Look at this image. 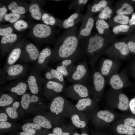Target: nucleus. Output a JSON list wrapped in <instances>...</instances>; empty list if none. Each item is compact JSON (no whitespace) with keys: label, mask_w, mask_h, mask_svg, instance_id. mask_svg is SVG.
Instances as JSON below:
<instances>
[{"label":"nucleus","mask_w":135,"mask_h":135,"mask_svg":"<svg viewBox=\"0 0 135 135\" xmlns=\"http://www.w3.org/2000/svg\"><path fill=\"white\" fill-rule=\"evenodd\" d=\"M51 27L44 24H36L32 27L29 33L28 36L38 43H50L54 34Z\"/></svg>","instance_id":"6"},{"label":"nucleus","mask_w":135,"mask_h":135,"mask_svg":"<svg viewBox=\"0 0 135 135\" xmlns=\"http://www.w3.org/2000/svg\"><path fill=\"white\" fill-rule=\"evenodd\" d=\"M46 69L45 72L46 80L57 82L65 86L64 77L60 72L56 69L52 68H46Z\"/></svg>","instance_id":"27"},{"label":"nucleus","mask_w":135,"mask_h":135,"mask_svg":"<svg viewBox=\"0 0 135 135\" xmlns=\"http://www.w3.org/2000/svg\"><path fill=\"white\" fill-rule=\"evenodd\" d=\"M131 71L132 76L135 78V62L131 66Z\"/></svg>","instance_id":"55"},{"label":"nucleus","mask_w":135,"mask_h":135,"mask_svg":"<svg viewBox=\"0 0 135 135\" xmlns=\"http://www.w3.org/2000/svg\"><path fill=\"white\" fill-rule=\"evenodd\" d=\"M82 54L62 60L56 65V69L68 80L75 69L76 66L74 65L75 63L80 59Z\"/></svg>","instance_id":"14"},{"label":"nucleus","mask_w":135,"mask_h":135,"mask_svg":"<svg viewBox=\"0 0 135 135\" xmlns=\"http://www.w3.org/2000/svg\"><path fill=\"white\" fill-rule=\"evenodd\" d=\"M92 80L91 94L92 98L98 103L103 95L106 84L105 79L98 71H94L92 73Z\"/></svg>","instance_id":"9"},{"label":"nucleus","mask_w":135,"mask_h":135,"mask_svg":"<svg viewBox=\"0 0 135 135\" xmlns=\"http://www.w3.org/2000/svg\"><path fill=\"white\" fill-rule=\"evenodd\" d=\"M26 42L24 38L18 41L8 52L6 64L3 69L4 71L10 66L13 65L19 59L24 45Z\"/></svg>","instance_id":"15"},{"label":"nucleus","mask_w":135,"mask_h":135,"mask_svg":"<svg viewBox=\"0 0 135 135\" xmlns=\"http://www.w3.org/2000/svg\"><path fill=\"white\" fill-rule=\"evenodd\" d=\"M134 27L128 24H120L115 26L113 28L112 32L114 34L117 35L128 33L131 31Z\"/></svg>","instance_id":"35"},{"label":"nucleus","mask_w":135,"mask_h":135,"mask_svg":"<svg viewBox=\"0 0 135 135\" xmlns=\"http://www.w3.org/2000/svg\"><path fill=\"white\" fill-rule=\"evenodd\" d=\"M46 117L51 122L52 124H54L57 126L65 124V118L54 113L50 112L46 114Z\"/></svg>","instance_id":"34"},{"label":"nucleus","mask_w":135,"mask_h":135,"mask_svg":"<svg viewBox=\"0 0 135 135\" xmlns=\"http://www.w3.org/2000/svg\"><path fill=\"white\" fill-rule=\"evenodd\" d=\"M130 101L122 90H116L111 88L105 97V102L108 108L116 109L123 111L129 109Z\"/></svg>","instance_id":"4"},{"label":"nucleus","mask_w":135,"mask_h":135,"mask_svg":"<svg viewBox=\"0 0 135 135\" xmlns=\"http://www.w3.org/2000/svg\"><path fill=\"white\" fill-rule=\"evenodd\" d=\"M89 79L87 63L85 60L76 66L75 69L68 80L72 83L86 84Z\"/></svg>","instance_id":"8"},{"label":"nucleus","mask_w":135,"mask_h":135,"mask_svg":"<svg viewBox=\"0 0 135 135\" xmlns=\"http://www.w3.org/2000/svg\"><path fill=\"white\" fill-rule=\"evenodd\" d=\"M129 25L131 26H134L135 25V13L132 14L131 18L129 20L128 23Z\"/></svg>","instance_id":"54"},{"label":"nucleus","mask_w":135,"mask_h":135,"mask_svg":"<svg viewBox=\"0 0 135 135\" xmlns=\"http://www.w3.org/2000/svg\"><path fill=\"white\" fill-rule=\"evenodd\" d=\"M28 87L27 81L19 80L14 83L10 87L11 92L18 95H23L26 93Z\"/></svg>","instance_id":"29"},{"label":"nucleus","mask_w":135,"mask_h":135,"mask_svg":"<svg viewBox=\"0 0 135 135\" xmlns=\"http://www.w3.org/2000/svg\"><path fill=\"white\" fill-rule=\"evenodd\" d=\"M42 127L38 124L33 123H28L24 124L22 129L24 131H26L36 134L37 130L41 129Z\"/></svg>","instance_id":"40"},{"label":"nucleus","mask_w":135,"mask_h":135,"mask_svg":"<svg viewBox=\"0 0 135 135\" xmlns=\"http://www.w3.org/2000/svg\"><path fill=\"white\" fill-rule=\"evenodd\" d=\"M52 53V50L49 47L42 49L39 53L35 68L40 72L45 70L51 60Z\"/></svg>","instance_id":"20"},{"label":"nucleus","mask_w":135,"mask_h":135,"mask_svg":"<svg viewBox=\"0 0 135 135\" xmlns=\"http://www.w3.org/2000/svg\"><path fill=\"white\" fill-rule=\"evenodd\" d=\"M128 46L124 41L114 42L108 47L103 53L111 59L124 60L130 53Z\"/></svg>","instance_id":"7"},{"label":"nucleus","mask_w":135,"mask_h":135,"mask_svg":"<svg viewBox=\"0 0 135 135\" xmlns=\"http://www.w3.org/2000/svg\"><path fill=\"white\" fill-rule=\"evenodd\" d=\"M108 4V2L105 0L95 1L91 5H89L88 7L90 12L93 14L101 11L107 6Z\"/></svg>","instance_id":"32"},{"label":"nucleus","mask_w":135,"mask_h":135,"mask_svg":"<svg viewBox=\"0 0 135 135\" xmlns=\"http://www.w3.org/2000/svg\"><path fill=\"white\" fill-rule=\"evenodd\" d=\"M8 9L4 5L0 8V21L2 22L4 20L5 16L7 14Z\"/></svg>","instance_id":"49"},{"label":"nucleus","mask_w":135,"mask_h":135,"mask_svg":"<svg viewBox=\"0 0 135 135\" xmlns=\"http://www.w3.org/2000/svg\"><path fill=\"white\" fill-rule=\"evenodd\" d=\"M73 135H80V134H79L78 133H74Z\"/></svg>","instance_id":"60"},{"label":"nucleus","mask_w":135,"mask_h":135,"mask_svg":"<svg viewBox=\"0 0 135 135\" xmlns=\"http://www.w3.org/2000/svg\"><path fill=\"white\" fill-rule=\"evenodd\" d=\"M8 119V116L4 112H1L0 114V122H6Z\"/></svg>","instance_id":"53"},{"label":"nucleus","mask_w":135,"mask_h":135,"mask_svg":"<svg viewBox=\"0 0 135 135\" xmlns=\"http://www.w3.org/2000/svg\"><path fill=\"white\" fill-rule=\"evenodd\" d=\"M96 135H113L112 134L106 132H102L99 133Z\"/></svg>","instance_id":"57"},{"label":"nucleus","mask_w":135,"mask_h":135,"mask_svg":"<svg viewBox=\"0 0 135 135\" xmlns=\"http://www.w3.org/2000/svg\"><path fill=\"white\" fill-rule=\"evenodd\" d=\"M118 119L124 124L135 128V115L120 114Z\"/></svg>","instance_id":"37"},{"label":"nucleus","mask_w":135,"mask_h":135,"mask_svg":"<svg viewBox=\"0 0 135 135\" xmlns=\"http://www.w3.org/2000/svg\"><path fill=\"white\" fill-rule=\"evenodd\" d=\"M129 16L126 15H117L113 19V22L118 24V25L127 24L129 23Z\"/></svg>","instance_id":"44"},{"label":"nucleus","mask_w":135,"mask_h":135,"mask_svg":"<svg viewBox=\"0 0 135 135\" xmlns=\"http://www.w3.org/2000/svg\"><path fill=\"white\" fill-rule=\"evenodd\" d=\"M86 113L88 116L92 124L99 129H104L110 126L120 115V114L112 109L109 108L102 110L98 108Z\"/></svg>","instance_id":"3"},{"label":"nucleus","mask_w":135,"mask_h":135,"mask_svg":"<svg viewBox=\"0 0 135 135\" xmlns=\"http://www.w3.org/2000/svg\"><path fill=\"white\" fill-rule=\"evenodd\" d=\"M20 135H34L32 132L26 131H24L21 132L20 134Z\"/></svg>","instance_id":"56"},{"label":"nucleus","mask_w":135,"mask_h":135,"mask_svg":"<svg viewBox=\"0 0 135 135\" xmlns=\"http://www.w3.org/2000/svg\"><path fill=\"white\" fill-rule=\"evenodd\" d=\"M134 11L132 6L130 3L124 2L117 10L116 13L118 15H127L132 14Z\"/></svg>","instance_id":"33"},{"label":"nucleus","mask_w":135,"mask_h":135,"mask_svg":"<svg viewBox=\"0 0 135 135\" xmlns=\"http://www.w3.org/2000/svg\"><path fill=\"white\" fill-rule=\"evenodd\" d=\"M15 30L13 25H0V36L3 37L9 35L13 33Z\"/></svg>","instance_id":"42"},{"label":"nucleus","mask_w":135,"mask_h":135,"mask_svg":"<svg viewBox=\"0 0 135 135\" xmlns=\"http://www.w3.org/2000/svg\"><path fill=\"white\" fill-rule=\"evenodd\" d=\"M48 135H57L56 134L54 133H51L48 134Z\"/></svg>","instance_id":"58"},{"label":"nucleus","mask_w":135,"mask_h":135,"mask_svg":"<svg viewBox=\"0 0 135 135\" xmlns=\"http://www.w3.org/2000/svg\"><path fill=\"white\" fill-rule=\"evenodd\" d=\"M16 34L13 33L2 37L0 41V53L2 57L8 53L11 48L19 40Z\"/></svg>","instance_id":"22"},{"label":"nucleus","mask_w":135,"mask_h":135,"mask_svg":"<svg viewBox=\"0 0 135 135\" xmlns=\"http://www.w3.org/2000/svg\"><path fill=\"white\" fill-rule=\"evenodd\" d=\"M53 132L57 135H70V132H62L60 127L57 126L54 128L53 130Z\"/></svg>","instance_id":"51"},{"label":"nucleus","mask_w":135,"mask_h":135,"mask_svg":"<svg viewBox=\"0 0 135 135\" xmlns=\"http://www.w3.org/2000/svg\"><path fill=\"white\" fill-rule=\"evenodd\" d=\"M12 126V124L7 122H0V129H6L10 128Z\"/></svg>","instance_id":"52"},{"label":"nucleus","mask_w":135,"mask_h":135,"mask_svg":"<svg viewBox=\"0 0 135 135\" xmlns=\"http://www.w3.org/2000/svg\"><path fill=\"white\" fill-rule=\"evenodd\" d=\"M67 96L72 99L78 100L82 98L90 97V88L86 84L72 83L65 88L63 92Z\"/></svg>","instance_id":"10"},{"label":"nucleus","mask_w":135,"mask_h":135,"mask_svg":"<svg viewBox=\"0 0 135 135\" xmlns=\"http://www.w3.org/2000/svg\"><path fill=\"white\" fill-rule=\"evenodd\" d=\"M76 109L85 113L99 108L98 103L92 98L88 97L80 99L75 105Z\"/></svg>","instance_id":"24"},{"label":"nucleus","mask_w":135,"mask_h":135,"mask_svg":"<svg viewBox=\"0 0 135 135\" xmlns=\"http://www.w3.org/2000/svg\"><path fill=\"white\" fill-rule=\"evenodd\" d=\"M109 84L111 88L116 90H121L131 85L126 72L124 70L112 76L110 78Z\"/></svg>","instance_id":"18"},{"label":"nucleus","mask_w":135,"mask_h":135,"mask_svg":"<svg viewBox=\"0 0 135 135\" xmlns=\"http://www.w3.org/2000/svg\"><path fill=\"white\" fill-rule=\"evenodd\" d=\"M124 41L126 43L130 53L135 54V38H129Z\"/></svg>","instance_id":"48"},{"label":"nucleus","mask_w":135,"mask_h":135,"mask_svg":"<svg viewBox=\"0 0 135 135\" xmlns=\"http://www.w3.org/2000/svg\"><path fill=\"white\" fill-rule=\"evenodd\" d=\"M28 10L33 18L36 20H41L44 12L42 11L39 3L37 2L32 1L28 5Z\"/></svg>","instance_id":"28"},{"label":"nucleus","mask_w":135,"mask_h":135,"mask_svg":"<svg viewBox=\"0 0 135 135\" xmlns=\"http://www.w3.org/2000/svg\"><path fill=\"white\" fill-rule=\"evenodd\" d=\"M112 132L116 135H135V128L124 124L118 119L110 126Z\"/></svg>","instance_id":"23"},{"label":"nucleus","mask_w":135,"mask_h":135,"mask_svg":"<svg viewBox=\"0 0 135 135\" xmlns=\"http://www.w3.org/2000/svg\"><path fill=\"white\" fill-rule=\"evenodd\" d=\"M70 117L72 124L79 128H85L90 120L88 116L86 113L76 109Z\"/></svg>","instance_id":"25"},{"label":"nucleus","mask_w":135,"mask_h":135,"mask_svg":"<svg viewBox=\"0 0 135 135\" xmlns=\"http://www.w3.org/2000/svg\"><path fill=\"white\" fill-rule=\"evenodd\" d=\"M39 100V97L35 94L30 95L28 93L25 94L21 97L20 104L23 109L26 110L28 108L30 103L36 102Z\"/></svg>","instance_id":"30"},{"label":"nucleus","mask_w":135,"mask_h":135,"mask_svg":"<svg viewBox=\"0 0 135 135\" xmlns=\"http://www.w3.org/2000/svg\"><path fill=\"white\" fill-rule=\"evenodd\" d=\"M64 86L57 82L46 80L44 83V95L48 99H52L60 96L63 92Z\"/></svg>","instance_id":"17"},{"label":"nucleus","mask_w":135,"mask_h":135,"mask_svg":"<svg viewBox=\"0 0 135 135\" xmlns=\"http://www.w3.org/2000/svg\"><path fill=\"white\" fill-rule=\"evenodd\" d=\"M129 109L132 114L135 115V97L132 98L130 100Z\"/></svg>","instance_id":"50"},{"label":"nucleus","mask_w":135,"mask_h":135,"mask_svg":"<svg viewBox=\"0 0 135 135\" xmlns=\"http://www.w3.org/2000/svg\"><path fill=\"white\" fill-rule=\"evenodd\" d=\"M99 34H90L81 43L80 48L88 57L90 66H94L97 60L106 49L115 42Z\"/></svg>","instance_id":"2"},{"label":"nucleus","mask_w":135,"mask_h":135,"mask_svg":"<svg viewBox=\"0 0 135 135\" xmlns=\"http://www.w3.org/2000/svg\"><path fill=\"white\" fill-rule=\"evenodd\" d=\"M39 53L38 49L34 44L26 42L18 61L24 63L35 62L38 57Z\"/></svg>","instance_id":"16"},{"label":"nucleus","mask_w":135,"mask_h":135,"mask_svg":"<svg viewBox=\"0 0 135 135\" xmlns=\"http://www.w3.org/2000/svg\"><path fill=\"white\" fill-rule=\"evenodd\" d=\"M120 66L118 60L102 58L100 61L98 71L105 78H110L118 73Z\"/></svg>","instance_id":"13"},{"label":"nucleus","mask_w":135,"mask_h":135,"mask_svg":"<svg viewBox=\"0 0 135 135\" xmlns=\"http://www.w3.org/2000/svg\"><path fill=\"white\" fill-rule=\"evenodd\" d=\"M40 72L35 68H33L30 72L27 80L30 92L35 95L42 91V84L46 80Z\"/></svg>","instance_id":"12"},{"label":"nucleus","mask_w":135,"mask_h":135,"mask_svg":"<svg viewBox=\"0 0 135 135\" xmlns=\"http://www.w3.org/2000/svg\"><path fill=\"white\" fill-rule=\"evenodd\" d=\"M112 10L108 6L104 8L99 14L98 18L106 20L110 18L112 13Z\"/></svg>","instance_id":"45"},{"label":"nucleus","mask_w":135,"mask_h":135,"mask_svg":"<svg viewBox=\"0 0 135 135\" xmlns=\"http://www.w3.org/2000/svg\"><path fill=\"white\" fill-rule=\"evenodd\" d=\"M81 135H89L88 134H86V133H83Z\"/></svg>","instance_id":"59"},{"label":"nucleus","mask_w":135,"mask_h":135,"mask_svg":"<svg viewBox=\"0 0 135 135\" xmlns=\"http://www.w3.org/2000/svg\"><path fill=\"white\" fill-rule=\"evenodd\" d=\"M27 66L24 64H13L3 71L2 75L7 80L15 79L24 75L27 72Z\"/></svg>","instance_id":"19"},{"label":"nucleus","mask_w":135,"mask_h":135,"mask_svg":"<svg viewBox=\"0 0 135 135\" xmlns=\"http://www.w3.org/2000/svg\"><path fill=\"white\" fill-rule=\"evenodd\" d=\"M6 5L12 12L23 15L28 12V5L24 1H10L8 2Z\"/></svg>","instance_id":"26"},{"label":"nucleus","mask_w":135,"mask_h":135,"mask_svg":"<svg viewBox=\"0 0 135 135\" xmlns=\"http://www.w3.org/2000/svg\"><path fill=\"white\" fill-rule=\"evenodd\" d=\"M96 28L98 34L103 35L105 32V30L108 29L110 27L109 24L104 20L97 18L96 23Z\"/></svg>","instance_id":"38"},{"label":"nucleus","mask_w":135,"mask_h":135,"mask_svg":"<svg viewBox=\"0 0 135 135\" xmlns=\"http://www.w3.org/2000/svg\"><path fill=\"white\" fill-rule=\"evenodd\" d=\"M88 0H73L69 4L68 8L70 10H73L76 12H80L82 10Z\"/></svg>","instance_id":"36"},{"label":"nucleus","mask_w":135,"mask_h":135,"mask_svg":"<svg viewBox=\"0 0 135 135\" xmlns=\"http://www.w3.org/2000/svg\"><path fill=\"white\" fill-rule=\"evenodd\" d=\"M13 97L8 94H2L0 98V106L3 107L10 105L14 101Z\"/></svg>","instance_id":"41"},{"label":"nucleus","mask_w":135,"mask_h":135,"mask_svg":"<svg viewBox=\"0 0 135 135\" xmlns=\"http://www.w3.org/2000/svg\"><path fill=\"white\" fill-rule=\"evenodd\" d=\"M95 19L93 13L90 12L88 7L86 14L84 15L78 33V38L80 43L91 34L94 26Z\"/></svg>","instance_id":"11"},{"label":"nucleus","mask_w":135,"mask_h":135,"mask_svg":"<svg viewBox=\"0 0 135 135\" xmlns=\"http://www.w3.org/2000/svg\"><path fill=\"white\" fill-rule=\"evenodd\" d=\"M41 20L45 24L48 26L51 27L56 26V18L48 13H43L42 16Z\"/></svg>","instance_id":"39"},{"label":"nucleus","mask_w":135,"mask_h":135,"mask_svg":"<svg viewBox=\"0 0 135 135\" xmlns=\"http://www.w3.org/2000/svg\"><path fill=\"white\" fill-rule=\"evenodd\" d=\"M18 108L12 106V107L7 108L6 110V112L10 118L15 119L17 118L18 116V114L17 111Z\"/></svg>","instance_id":"47"},{"label":"nucleus","mask_w":135,"mask_h":135,"mask_svg":"<svg viewBox=\"0 0 135 135\" xmlns=\"http://www.w3.org/2000/svg\"><path fill=\"white\" fill-rule=\"evenodd\" d=\"M76 26L67 29L56 41L52 50L51 62L62 60L84 53L80 46Z\"/></svg>","instance_id":"1"},{"label":"nucleus","mask_w":135,"mask_h":135,"mask_svg":"<svg viewBox=\"0 0 135 135\" xmlns=\"http://www.w3.org/2000/svg\"><path fill=\"white\" fill-rule=\"evenodd\" d=\"M33 122L40 126L42 127L50 129L52 127L51 122L46 117L38 115L36 116L33 119Z\"/></svg>","instance_id":"31"},{"label":"nucleus","mask_w":135,"mask_h":135,"mask_svg":"<svg viewBox=\"0 0 135 135\" xmlns=\"http://www.w3.org/2000/svg\"><path fill=\"white\" fill-rule=\"evenodd\" d=\"M13 25L16 30L20 32L27 29L29 27L27 22L22 19L18 20Z\"/></svg>","instance_id":"46"},{"label":"nucleus","mask_w":135,"mask_h":135,"mask_svg":"<svg viewBox=\"0 0 135 135\" xmlns=\"http://www.w3.org/2000/svg\"><path fill=\"white\" fill-rule=\"evenodd\" d=\"M84 15L80 12H76L67 18L62 20L56 18V26L61 28L68 29L72 27L82 20Z\"/></svg>","instance_id":"21"},{"label":"nucleus","mask_w":135,"mask_h":135,"mask_svg":"<svg viewBox=\"0 0 135 135\" xmlns=\"http://www.w3.org/2000/svg\"><path fill=\"white\" fill-rule=\"evenodd\" d=\"M21 15L12 12L6 14L4 16V20L10 23L14 24L21 19Z\"/></svg>","instance_id":"43"},{"label":"nucleus","mask_w":135,"mask_h":135,"mask_svg":"<svg viewBox=\"0 0 135 135\" xmlns=\"http://www.w3.org/2000/svg\"><path fill=\"white\" fill-rule=\"evenodd\" d=\"M49 108L51 112L64 118L70 117L76 109L75 105L60 95L52 99Z\"/></svg>","instance_id":"5"}]
</instances>
